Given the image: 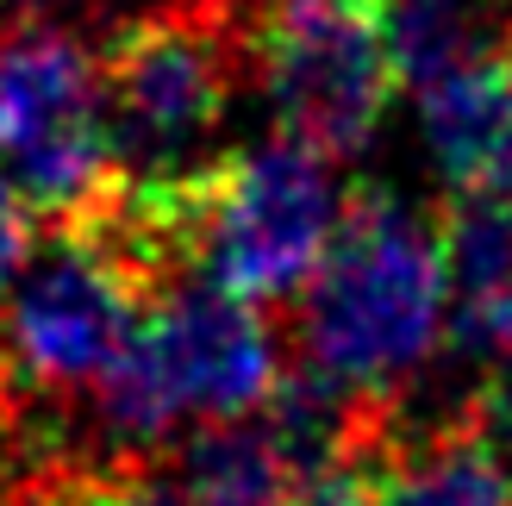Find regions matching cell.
I'll return each instance as SVG.
<instances>
[{"label": "cell", "mask_w": 512, "mask_h": 506, "mask_svg": "<svg viewBox=\"0 0 512 506\" xmlns=\"http://www.w3.org/2000/svg\"><path fill=\"white\" fill-rule=\"evenodd\" d=\"M250 75L288 144L338 163L356 157L388 119L400 88L394 0H244Z\"/></svg>", "instance_id": "3957f363"}, {"label": "cell", "mask_w": 512, "mask_h": 506, "mask_svg": "<svg viewBox=\"0 0 512 506\" xmlns=\"http://www.w3.org/2000/svg\"><path fill=\"white\" fill-rule=\"evenodd\" d=\"M381 506H512V469L475 438L469 413L431 432L388 425L381 444Z\"/></svg>", "instance_id": "9c48e42d"}, {"label": "cell", "mask_w": 512, "mask_h": 506, "mask_svg": "<svg viewBox=\"0 0 512 506\" xmlns=\"http://www.w3.org/2000/svg\"><path fill=\"white\" fill-rule=\"evenodd\" d=\"M32 244H38V219L25 213V200L0 182V300L19 282V269L32 263Z\"/></svg>", "instance_id": "4fadbf2b"}, {"label": "cell", "mask_w": 512, "mask_h": 506, "mask_svg": "<svg viewBox=\"0 0 512 506\" xmlns=\"http://www.w3.org/2000/svg\"><path fill=\"white\" fill-rule=\"evenodd\" d=\"M506 44H512V25H506Z\"/></svg>", "instance_id": "5bb4252c"}, {"label": "cell", "mask_w": 512, "mask_h": 506, "mask_svg": "<svg viewBox=\"0 0 512 506\" xmlns=\"http://www.w3.org/2000/svg\"><path fill=\"white\" fill-rule=\"evenodd\" d=\"M450 294L444 225L406 207L394 188L363 182L344 200L331 257L300 300V363L394 407L438 357Z\"/></svg>", "instance_id": "6da1fadb"}, {"label": "cell", "mask_w": 512, "mask_h": 506, "mask_svg": "<svg viewBox=\"0 0 512 506\" xmlns=\"http://www.w3.org/2000/svg\"><path fill=\"white\" fill-rule=\"evenodd\" d=\"M500 44L506 38L481 25L475 0H394V57H400V82L413 88H431L438 75L488 57Z\"/></svg>", "instance_id": "8fae6325"}, {"label": "cell", "mask_w": 512, "mask_h": 506, "mask_svg": "<svg viewBox=\"0 0 512 506\" xmlns=\"http://www.w3.org/2000/svg\"><path fill=\"white\" fill-rule=\"evenodd\" d=\"M75 506H188L182 482H163L144 463H94Z\"/></svg>", "instance_id": "7c38bea8"}, {"label": "cell", "mask_w": 512, "mask_h": 506, "mask_svg": "<svg viewBox=\"0 0 512 506\" xmlns=\"http://www.w3.org/2000/svg\"><path fill=\"white\" fill-rule=\"evenodd\" d=\"M157 300L163 288L100 232L82 225L44 232V250H32V263L0 300V375L19 394L94 388Z\"/></svg>", "instance_id": "8992f818"}, {"label": "cell", "mask_w": 512, "mask_h": 506, "mask_svg": "<svg viewBox=\"0 0 512 506\" xmlns=\"http://www.w3.org/2000/svg\"><path fill=\"white\" fill-rule=\"evenodd\" d=\"M94 50L125 182H182L207 169V138L250 75L244 0H157L150 13L119 19Z\"/></svg>", "instance_id": "7a4b0ae2"}, {"label": "cell", "mask_w": 512, "mask_h": 506, "mask_svg": "<svg viewBox=\"0 0 512 506\" xmlns=\"http://www.w3.org/2000/svg\"><path fill=\"white\" fill-rule=\"evenodd\" d=\"M0 182L38 225H75L119 188L100 50L63 25L0 38Z\"/></svg>", "instance_id": "5b68a950"}, {"label": "cell", "mask_w": 512, "mask_h": 506, "mask_svg": "<svg viewBox=\"0 0 512 506\" xmlns=\"http://www.w3.org/2000/svg\"><path fill=\"white\" fill-rule=\"evenodd\" d=\"M338 219L331 163L306 144L269 138L225 150L194 175V269L250 307L288 300L325 269Z\"/></svg>", "instance_id": "277c9868"}, {"label": "cell", "mask_w": 512, "mask_h": 506, "mask_svg": "<svg viewBox=\"0 0 512 506\" xmlns=\"http://www.w3.org/2000/svg\"><path fill=\"white\" fill-rule=\"evenodd\" d=\"M444 263L463 307L512 294V194H456L438 213Z\"/></svg>", "instance_id": "30bf717a"}, {"label": "cell", "mask_w": 512, "mask_h": 506, "mask_svg": "<svg viewBox=\"0 0 512 506\" xmlns=\"http://www.w3.org/2000/svg\"><path fill=\"white\" fill-rule=\"evenodd\" d=\"M138 357L157 369V382L169 394L175 419H200L213 425H238L256 419L281 394L288 369H281L275 332L250 300L225 294L213 282H182L169 288L150 319L138 325Z\"/></svg>", "instance_id": "52a82bcc"}, {"label": "cell", "mask_w": 512, "mask_h": 506, "mask_svg": "<svg viewBox=\"0 0 512 506\" xmlns=\"http://www.w3.org/2000/svg\"><path fill=\"white\" fill-rule=\"evenodd\" d=\"M419 125L456 194H512V44L419 88Z\"/></svg>", "instance_id": "ba28073f"}]
</instances>
